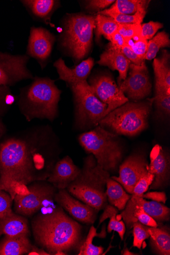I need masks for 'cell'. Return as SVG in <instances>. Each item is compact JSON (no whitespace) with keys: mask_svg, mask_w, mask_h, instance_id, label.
Here are the masks:
<instances>
[{"mask_svg":"<svg viewBox=\"0 0 170 255\" xmlns=\"http://www.w3.org/2000/svg\"><path fill=\"white\" fill-rule=\"evenodd\" d=\"M132 228L134 236L133 246L140 249L144 241L150 238L149 227L137 222L134 223Z\"/></svg>","mask_w":170,"mask_h":255,"instance_id":"cell-34","label":"cell"},{"mask_svg":"<svg viewBox=\"0 0 170 255\" xmlns=\"http://www.w3.org/2000/svg\"><path fill=\"white\" fill-rule=\"evenodd\" d=\"M159 113L162 117H169L170 113V94L166 92L156 91V96L153 99Z\"/></svg>","mask_w":170,"mask_h":255,"instance_id":"cell-32","label":"cell"},{"mask_svg":"<svg viewBox=\"0 0 170 255\" xmlns=\"http://www.w3.org/2000/svg\"><path fill=\"white\" fill-rule=\"evenodd\" d=\"M154 179V175L150 172L141 177L135 185L132 196L142 198L143 195L152 184Z\"/></svg>","mask_w":170,"mask_h":255,"instance_id":"cell-35","label":"cell"},{"mask_svg":"<svg viewBox=\"0 0 170 255\" xmlns=\"http://www.w3.org/2000/svg\"><path fill=\"white\" fill-rule=\"evenodd\" d=\"M56 40L55 35L42 27L31 28L27 55L36 59L43 69L51 55Z\"/></svg>","mask_w":170,"mask_h":255,"instance_id":"cell-14","label":"cell"},{"mask_svg":"<svg viewBox=\"0 0 170 255\" xmlns=\"http://www.w3.org/2000/svg\"><path fill=\"white\" fill-rule=\"evenodd\" d=\"M23 233L30 234L26 218L13 212L0 217V238L2 236H12Z\"/></svg>","mask_w":170,"mask_h":255,"instance_id":"cell-21","label":"cell"},{"mask_svg":"<svg viewBox=\"0 0 170 255\" xmlns=\"http://www.w3.org/2000/svg\"><path fill=\"white\" fill-rule=\"evenodd\" d=\"M118 210L112 205H107L105 208L104 212L100 217L99 226L106 219L109 218L110 221L108 227V231L111 233L112 231L117 232L121 240H123L126 231L125 223L121 221L122 217L121 215H117Z\"/></svg>","mask_w":170,"mask_h":255,"instance_id":"cell-28","label":"cell"},{"mask_svg":"<svg viewBox=\"0 0 170 255\" xmlns=\"http://www.w3.org/2000/svg\"><path fill=\"white\" fill-rule=\"evenodd\" d=\"M106 194L111 204L118 210H124L132 196L127 193L121 185L110 177L106 184Z\"/></svg>","mask_w":170,"mask_h":255,"instance_id":"cell-26","label":"cell"},{"mask_svg":"<svg viewBox=\"0 0 170 255\" xmlns=\"http://www.w3.org/2000/svg\"><path fill=\"white\" fill-rule=\"evenodd\" d=\"M12 102V96L9 87L0 86V116L4 114Z\"/></svg>","mask_w":170,"mask_h":255,"instance_id":"cell-40","label":"cell"},{"mask_svg":"<svg viewBox=\"0 0 170 255\" xmlns=\"http://www.w3.org/2000/svg\"><path fill=\"white\" fill-rule=\"evenodd\" d=\"M95 19L96 40H99L102 35L110 40L112 35L118 31V23L113 18L97 14Z\"/></svg>","mask_w":170,"mask_h":255,"instance_id":"cell-29","label":"cell"},{"mask_svg":"<svg viewBox=\"0 0 170 255\" xmlns=\"http://www.w3.org/2000/svg\"><path fill=\"white\" fill-rule=\"evenodd\" d=\"M81 171L69 156L58 160L46 179L58 190L66 189L78 177Z\"/></svg>","mask_w":170,"mask_h":255,"instance_id":"cell-17","label":"cell"},{"mask_svg":"<svg viewBox=\"0 0 170 255\" xmlns=\"http://www.w3.org/2000/svg\"><path fill=\"white\" fill-rule=\"evenodd\" d=\"M119 172L118 177L111 178L122 185L126 191L132 195L140 178L150 172L148 160L143 154L134 153L120 164Z\"/></svg>","mask_w":170,"mask_h":255,"instance_id":"cell-13","label":"cell"},{"mask_svg":"<svg viewBox=\"0 0 170 255\" xmlns=\"http://www.w3.org/2000/svg\"><path fill=\"white\" fill-rule=\"evenodd\" d=\"M169 35L165 31L159 32L148 42V49L145 59L152 60L156 58L161 48L169 47Z\"/></svg>","mask_w":170,"mask_h":255,"instance_id":"cell-31","label":"cell"},{"mask_svg":"<svg viewBox=\"0 0 170 255\" xmlns=\"http://www.w3.org/2000/svg\"><path fill=\"white\" fill-rule=\"evenodd\" d=\"M148 8L139 10L134 15H124L119 14H109L106 16L113 18L119 24H131L141 25L147 14ZM106 16V15H105Z\"/></svg>","mask_w":170,"mask_h":255,"instance_id":"cell-33","label":"cell"},{"mask_svg":"<svg viewBox=\"0 0 170 255\" xmlns=\"http://www.w3.org/2000/svg\"><path fill=\"white\" fill-rule=\"evenodd\" d=\"M61 93L54 80L35 77L30 84L21 89L19 108L28 122L35 119L52 122L58 117Z\"/></svg>","mask_w":170,"mask_h":255,"instance_id":"cell-3","label":"cell"},{"mask_svg":"<svg viewBox=\"0 0 170 255\" xmlns=\"http://www.w3.org/2000/svg\"><path fill=\"white\" fill-rule=\"evenodd\" d=\"M88 83L93 94L108 106L106 116L129 102L110 75L102 74L92 76Z\"/></svg>","mask_w":170,"mask_h":255,"instance_id":"cell-10","label":"cell"},{"mask_svg":"<svg viewBox=\"0 0 170 255\" xmlns=\"http://www.w3.org/2000/svg\"><path fill=\"white\" fill-rule=\"evenodd\" d=\"M114 0H90L85 1V8L91 12H100L114 3Z\"/></svg>","mask_w":170,"mask_h":255,"instance_id":"cell-41","label":"cell"},{"mask_svg":"<svg viewBox=\"0 0 170 255\" xmlns=\"http://www.w3.org/2000/svg\"><path fill=\"white\" fill-rule=\"evenodd\" d=\"M20 2L33 17L44 22L50 21L58 3L54 0H23Z\"/></svg>","mask_w":170,"mask_h":255,"instance_id":"cell-22","label":"cell"},{"mask_svg":"<svg viewBox=\"0 0 170 255\" xmlns=\"http://www.w3.org/2000/svg\"><path fill=\"white\" fill-rule=\"evenodd\" d=\"M150 160L149 172L154 175L150 189H163L170 183V156L162 146L156 145L151 152Z\"/></svg>","mask_w":170,"mask_h":255,"instance_id":"cell-15","label":"cell"},{"mask_svg":"<svg viewBox=\"0 0 170 255\" xmlns=\"http://www.w3.org/2000/svg\"><path fill=\"white\" fill-rule=\"evenodd\" d=\"M150 2L146 0H117L109 9L97 14L106 16L109 14L134 15L141 9L148 8Z\"/></svg>","mask_w":170,"mask_h":255,"instance_id":"cell-24","label":"cell"},{"mask_svg":"<svg viewBox=\"0 0 170 255\" xmlns=\"http://www.w3.org/2000/svg\"><path fill=\"white\" fill-rule=\"evenodd\" d=\"M78 141L105 171L115 172L120 165L124 148L118 134L98 126L80 134Z\"/></svg>","mask_w":170,"mask_h":255,"instance_id":"cell-5","label":"cell"},{"mask_svg":"<svg viewBox=\"0 0 170 255\" xmlns=\"http://www.w3.org/2000/svg\"><path fill=\"white\" fill-rule=\"evenodd\" d=\"M94 64L93 59L89 58L74 68H70L66 66L62 58H60L55 62L54 66L57 69L59 79L66 82L69 85L87 81Z\"/></svg>","mask_w":170,"mask_h":255,"instance_id":"cell-18","label":"cell"},{"mask_svg":"<svg viewBox=\"0 0 170 255\" xmlns=\"http://www.w3.org/2000/svg\"><path fill=\"white\" fill-rule=\"evenodd\" d=\"M28 255H50L43 249H39L35 246H32V249Z\"/></svg>","mask_w":170,"mask_h":255,"instance_id":"cell-45","label":"cell"},{"mask_svg":"<svg viewBox=\"0 0 170 255\" xmlns=\"http://www.w3.org/2000/svg\"><path fill=\"white\" fill-rule=\"evenodd\" d=\"M27 55H14L0 52V86L9 87L23 80L34 79L27 68Z\"/></svg>","mask_w":170,"mask_h":255,"instance_id":"cell-11","label":"cell"},{"mask_svg":"<svg viewBox=\"0 0 170 255\" xmlns=\"http://www.w3.org/2000/svg\"><path fill=\"white\" fill-rule=\"evenodd\" d=\"M59 145L53 128L29 127L0 144V185L13 199L28 193L31 183L46 180L58 161Z\"/></svg>","mask_w":170,"mask_h":255,"instance_id":"cell-1","label":"cell"},{"mask_svg":"<svg viewBox=\"0 0 170 255\" xmlns=\"http://www.w3.org/2000/svg\"><path fill=\"white\" fill-rule=\"evenodd\" d=\"M54 199L63 209L77 221L85 224L95 222L96 213L98 212L73 197L66 189L59 190Z\"/></svg>","mask_w":170,"mask_h":255,"instance_id":"cell-16","label":"cell"},{"mask_svg":"<svg viewBox=\"0 0 170 255\" xmlns=\"http://www.w3.org/2000/svg\"><path fill=\"white\" fill-rule=\"evenodd\" d=\"M6 131V128L5 127L4 125L2 122L1 120H0V140Z\"/></svg>","mask_w":170,"mask_h":255,"instance_id":"cell-46","label":"cell"},{"mask_svg":"<svg viewBox=\"0 0 170 255\" xmlns=\"http://www.w3.org/2000/svg\"><path fill=\"white\" fill-rule=\"evenodd\" d=\"M164 25L159 22L150 21L141 25V35L146 40L152 39L157 31L163 28Z\"/></svg>","mask_w":170,"mask_h":255,"instance_id":"cell-39","label":"cell"},{"mask_svg":"<svg viewBox=\"0 0 170 255\" xmlns=\"http://www.w3.org/2000/svg\"><path fill=\"white\" fill-rule=\"evenodd\" d=\"M13 199L7 192L0 190V217L13 213L12 210Z\"/></svg>","mask_w":170,"mask_h":255,"instance_id":"cell-37","label":"cell"},{"mask_svg":"<svg viewBox=\"0 0 170 255\" xmlns=\"http://www.w3.org/2000/svg\"><path fill=\"white\" fill-rule=\"evenodd\" d=\"M143 198L151 199L154 201L162 202L165 204L167 200L166 195L163 192H152L147 194H144Z\"/></svg>","mask_w":170,"mask_h":255,"instance_id":"cell-44","label":"cell"},{"mask_svg":"<svg viewBox=\"0 0 170 255\" xmlns=\"http://www.w3.org/2000/svg\"><path fill=\"white\" fill-rule=\"evenodd\" d=\"M148 41L142 36L139 39L134 41L132 39L128 41L127 43L131 47L134 52L139 57L145 59L148 49Z\"/></svg>","mask_w":170,"mask_h":255,"instance_id":"cell-38","label":"cell"},{"mask_svg":"<svg viewBox=\"0 0 170 255\" xmlns=\"http://www.w3.org/2000/svg\"><path fill=\"white\" fill-rule=\"evenodd\" d=\"M29 234H20L12 236H5L0 243V255H21L29 254L32 245Z\"/></svg>","mask_w":170,"mask_h":255,"instance_id":"cell-20","label":"cell"},{"mask_svg":"<svg viewBox=\"0 0 170 255\" xmlns=\"http://www.w3.org/2000/svg\"><path fill=\"white\" fill-rule=\"evenodd\" d=\"M64 31L60 44L76 62L88 54L91 48L95 16L84 13L68 15L64 20Z\"/></svg>","mask_w":170,"mask_h":255,"instance_id":"cell-7","label":"cell"},{"mask_svg":"<svg viewBox=\"0 0 170 255\" xmlns=\"http://www.w3.org/2000/svg\"><path fill=\"white\" fill-rule=\"evenodd\" d=\"M45 181L34 182L27 187V194L15 195L13 201L16 214L31 216L40 210L45 201L55 197L57 189Z\"/></svg>","mask_w":170,"mask_h":255,"instance_id":"cell-9","label":"cell"},{"mask_svg":"<svg viewBox=\"0 0 170 255\" xmlns=\"http://www.w3.org/2000/svg\"><path fill=\"white\" fill-rule=\"evenodd\" d=\"M130 200L156 221L164 222L170 220V209L164 204L154 201H148L142 197L132 196Z\"/></svg>","mask_w":170,"mask_h":255,"instance_id":"cell-23","label":"cell"},{"mask_svg":"<svg viewBox=\"0 0 170 255\" xmlns=\"http://www.w3.org/2000/svg\"><path fill=\"white\" fill-rule=\"evenodd\" d=\"M153 103L129 101L106 116L99 126L118 135L135 136L148 128Z\"/></svg>","mask_w":170,"mask_h":255,"instance_id":"cell-6","label":"cell"},{"mask_svg":"<svg viewBox=\"0 0 170 255\" xmlns=\"http://www.w3.org/2000/svg\"><path fill=\"white\" fill-rule=\"evenodd\" d=\"M32 227L37 244L50 255H65L81 246V226L61 207L38 215Z\"/></svg>","mask_w":170,"mask_h":255,"instance_id":"cell-2","label":"cell"},{"mask_svg":"<svg viewBox=\"0 0 170 255\" xmlns=\"http://www.w3.org/2000/svg\"><path fill=\"white\" fill-rule=\"evenodd\" d=\"M0 190H3V189L1 185H0Z\"/></svg>","mask_w":170,"mask_h":255,"instance_id":"cell-47","label":"cell"},{"mask_svg":"<svg viewBox=\"0 0 170 255\" xmlns=\"http://www.w3.org/2000/svg\"><path fill=\"white\" fill-rule=\"evenodd\" d=\"M121 52L131 61L132 64L141 66L145 63V60L136 55L132 50L131 46L126 43L121 49Z\"/></svg>","mask_w":170,"mask_h":255,"instance_id":"cell-42","label":"cell"},{"mask_svg":"<svg viewBox=\"0 0 170 255\" xmlns=\"http://www.w3.org/2000/svg\"><path fill=\"white\" fill-rule=\"evenodd\" d=\"M151 245L153 250L158 255H170V236L165 228L149 227Z\"/></svg>","mask_w":170,"mask_h":255,"instance_id":"cell-27","label":"cell"},{"mask_svg":"<svg viewBox=\"0 0 170 255\" xmlns=\"http://www.w3.org/2000/svg\"><path fill=\"white\" fill-rule=\"evenodd\" d=\"M141 24H119L118 32L125 38L126 42L136 36L141 34Z\"/></svg>","mask_w":170,"mask_h":255,"instance_id":"cell-36","label":"cell"},{"mask_svg":"<svg viewBox=\"0 0 170 255\" xmlns=\"http://www.w3.org/2000/svg\"><path fill=\"white\" fill-rule=\"evenodd\" d=\"M109 41L110 43L108 45V47L121 51V49L127 43L125 38L118 31L112 35Z\"/></svg>","mask_w":170,"mask_h":255,"instance_id":"cell-43","label":"cell"},{"mask_svg":"<svg viewBox=\"0 0 170 255\" xmlns=\"http://www.w3.org/2000/svg\"><path fill=\"white\" fill-rule=\"evenodd\" d=\"M129 68V76L119 87L129 101L139 102L149 97L152 93L148 69L145 63L141 66L131 63Z\"/></svg>","mask_w":170,"mask_h":255,"instance_id":"cell-12","label":"cell"},{"mask_svg":"<svg viewBox=\"0 0 170 255\" xmlns=\"http://www.w3.org/2000/svg\"><path fill=\"white\" fill-rule=\"evenodd\" d=\"M110 177V173L99 165L90 154L85 158L80 174L66 190L72 196L99 212L108 205L106 184Z\"/></svg>","mask_w":170,"mask_h":255,"instance_id":"cell-4","label":"cell"},{"mask_svg":"<svg viewBox=\"0 0 170 255\" xmlns=\"http://www.w3.org/2000/svg\"><path fill=\"white\" fill-rule=\"evenodd\" d=\"M95 237L100 238H105L106 233L105 227L100 234L97 233L96 229L91 226L89 231L85 242L80 247L79 255H101L104 253V248L102 247H98L92 244L93 240Z\"/></svg>","mask_w":170,"mask_h":255,"instance_id":"cell-30","label":"cell"},{"mask_svg":"<svg viewBox=\"0 0 170 255\" xmlns=\"http://www.w3.org/2000/svg\"><path fill=\"white\" fill-rule=\"evenodd\" d=\"M170 55L164 50L160 58H155L154 69L156 85L155 88H161L170 91Z\"/></svg>","mask_w":170,"mask_h":255,"instance_id":"cell-25","label":"cell"},{"mask_svg":"<svg viewBox=\"0 0 170 255\" xmlns=\"http://www.w3.org/2000/svg\"><path fill=\"white\" fill-rule=\"evenodd\" d=\"M100 65L106 66L113 71L119 72L118 83L119 86L124 81L127 76L129 69L131 64V61L121 52V51L107 47L100 57V59L97 62Z\"/></svg>","mask_w":170,"mask_h":255,"instance_id":"cell-19","label":"cell"},{"mask_svg":"<svg viewBox=\"0 0 170 255\" xmlns=\"http://www.w3.org/2000/svg\"><path fill=\"white\" fill-rule=\"evenodd\" d=\"M69 86L74 99L75 128L85 131L99 126L108 106L93 94L87 81Z\"/></svg>","mask_w":170,"mask_h":255,"instance_id":"cell-8","label":"cell"}]
</instances>
